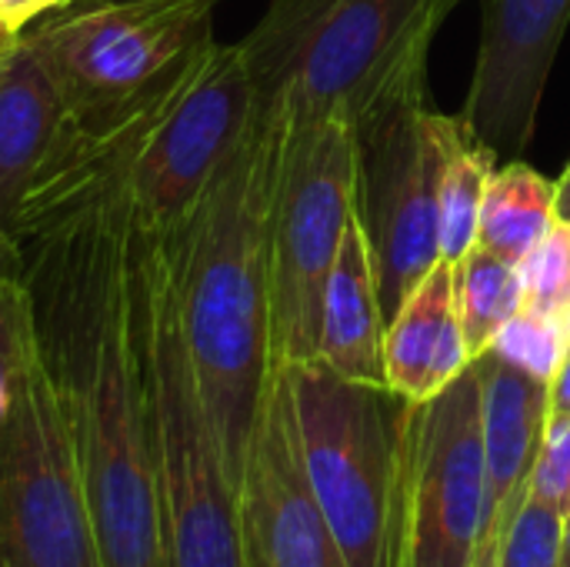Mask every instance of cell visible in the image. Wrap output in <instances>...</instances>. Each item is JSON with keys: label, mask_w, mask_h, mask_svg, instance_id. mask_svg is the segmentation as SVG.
Wrapping results in <instances>:
<instances>
[{"label": "cell", "mask_w": 570, "mask_h": 567, "mask_svg": "<svg viewBox=\"0 0 570 567\" xmlns=\"http://www.w3.org/2000/svg\"><path fill=\"white\" fill-rule=\"evenodd\" d=\"M134 147L90 154L30 197L20 281L104 567H170L140 338V221L127 184Z\"/></svg>", "instance_id": "cell-1"}, {"label": "cell", "mask_w": 570, "mask_h": 567, "mask_svg": "<svg viewBox=\"0 0 570 567\" xmlns=\"http://www.w3.org/2000/svg\"><path fill=\"white\" fill-rule=\"evenodd\" d=\"M287 114L257 104L234 150L170 237H157L187 361L237 485L277 371L271 331V211ZM150 234V231H147Z\"/></svg>", "instance_id": "cell-2"}, {"label": "cell", "mask_w": 570, "mask_h": 567, "mask_svg": "<svg viewBox=\"0 0 570 567\" xmlns=\"http://www.w3.org/2000/svg\"><path fill=\"white\" fill-rule=\"evenodd\" d=\"M220 0H70L23 37L70 114L57 154H87L144 127L214 37Z\"/></svg>", "instance_id": "cell-3"}, {"label": "cell", "mask_w": 570, "mask_h": 567, "mask_svg": "<svg viewBox=\"0 0 570 567\" xmlns=\"http://www.w3.org/2000/svg\"><path fill=\"white\" fill-rule=\"evenodd\" d=\"M461 0H271L240 40L257 104L291 120L364 114L431 43Z\"/></svg>", "instance_id": "cell-4"}, {"label": "cell", "mask_w": 570, "mask_h": 567, "mask_svg": "<svg viewBox=\"0 0 570 567\" xmlns=\"http://www.w3.org/2000/svg\"><path fill=\"white\" fill-rule=\"evenodd\" d=\"M137 274L167 561L170 567H244L237 485L227 475L187 361L164 251L144 227L137 234Z\"/></svg>", "instance_id": "cell-5"}, {"label": "cell", "mask_w": 570, "mask_h": 567, "mask_svg": "<svg viewBox=\"0 0 570 567\" xmlns=\"http://www.w3.org/2000/svg\"><path fill=\"white\" fill-rule=\"evenodd\" d=\"M301 458L347 567H394L404 481V414L384 384L347 381L327 364H281Z\"/></svg>", "instance_id": "cell-6"}, {"label": "cell", "mask_w": 570, "mask_h": 567, "mask_svg": "<svg viewBox=\"0 0 570 567\" xmlns=\"http://www.w3.org/2000/svg\"><path fill=\"white\" fill-rule=\"evenodd\" d=\"M354 214L364 227L384 324L441 261L438 194L451 114L428 104V67L407 70L354 120Z\"/></svg>", "instance_id": "cell-7"}, {"label": "cell", "mask_w": 570, "mask_h": 567, "mask_svg": "<svg viewBox=\"0 0 570 567\" xmlns=\"http://www.w3.org/2000/svg\"><path fill=\"white\" fill-rule=\"evenodd\" d=\"M354 170L351 117H287L271 211V331L277 368L317 358L324 284L354 214Z\"/></svg>", "instance_id": "cell-8"}, {"label": "cell", "mask_w": 570, "mask_h": 567, "mask_svg": "<svg viewBox=\"0 0 570 567\" xmlns=\"http://www.w3.org/2000/svg\"><path fill=\"white\" fill-rule=\"evenodd\" d=\"M254 100L244 43L210 37L127 157V184L144 231L170 237L184 224L247 130Z\"/></svg>", "instance_id": "cell-9"}, {"label": "cell", "mask_w": 570, "mask_h": 567, "mask_svg": "<svg viewBox=\"0 0 570 567\" xmlns=\"http://www.w3.org/2000/svg\"><path fill=\"white\" fill-rule=\"evenodd\" d=\"M488 511L474 361L438 398L407 404L394 567H478Z\"/></svg>", "instance_id": "cell-10"}, {"label": "cell", "mask_w": 570, "mask_h": 567, "mask_svg": "<svg viewBox=\"0 0 570 567\" xmlns=\"http://www.w3.org/2000/svg\"><path fill=\"white\" fill-rule=\"evenodd\" d=\"M0 567H104L43 361L0 428Z\"/></svg>", "instance_id": "cell-11"}, {"label": "cell", "mask_w": 570, "mask_h": 567, "mask_svg": "<svg viewBox=\"0 0 570 567\" xmlns=\"http://www.w3.org/2000/svg\"><path fill=\"white\" fill-rule=\"evenodd\" d=\"M237 521L244 567H347L311 488L281 368L271 378L237 481Z\"/></svg>", "instance_id": "cell-12"}, {"label": "cell", "mask_w": 570, "mask_h": 567, "mask_svg": "<svg viewBox=\"0 0 570 567\" xmlns=\"http://www.w3.org/2000/svg\"><path fill=\"white\" fill-rule=\"evenodd\" d=\"M481 40L461 120L498 157H521L570 27V0H478Z\"/></svg>", "instance_id": "cell-13"}, {"label": "cell", "mask_w": 570, "mask_h": 567, "mask_svg": "<svg viewBox=\"0 0 570 567\" xmlns=\"http://www.w3.org/2000/svg\"><path fill=\"white\" fill-rule=\"evenodd\" d=\"M481 381V444L488 511L478 567H494L504 535L531 495V478L548 438V384L494 351L474 358Z\"/></svg>", "instance_id": "cell-14"}, {"label": "cell", "mask_w": 570, "mask_h": 567, "mask_svg": "<svg viewBox=\"0 0 570 567\" xmlns=\"http://www.w3.org/2000/svg\"><path fill=\"white\" fill-rule=\"evenodd\" d=\"M70 114L23 33L0 50V234L20 247L23 211L53 164Z\"/></svg>", "instance_id": "cell-15"}, {"label": "cell", "mask_w": 570, "mask_h": 567, "mask_svg": "<svg viewBox=\"0 0 570 567\" xmlns=\"http://www.w3.org/2000/svg\"><path fill=\"white\" fill-rule=\"evenodd\" d=\"M468 364L454 311V264L438 261L384 331V381L401 401L421 404L438 398Z\"/></svg>", "instance_id": "cell-16"}, {"label": "cell", "mask_w": 570, "mask_h": 567, "mask_svg": "<svg viewBox=\"0 0 570 567\" xmlns=\"http://www.w3.org/2000/svg\"><path fill=\"white\" fill-rule=\"evenodd\" d=\"M384 311L377 297L371 247L357 214L347 217L334 267L324 284L317 361L347 381L384 384Z\"/></svg>", "instance_id": "cell-17"}, {"label": "cell", "mask_w": 570, "mask_h": 567, "mask_svg": "<svg viewBox=\"0 0 570 567\" xmlns=\"http://www.w3.org/2000/svg\"><path fill=\"white\" fill-rule=\"evenodd\" d=\"M558 221V180L521 157L494 167L484 187L478 247L521 267Z\"/></svg>", "instance_id": "cell-18"}, {"label": "cell", "mask_w": 570, "mask_h": 567, "mask_svg": "<svg viewBox=\"0 0 570 567\" xmlns=\"http://www.w3.org/2000/svg\"><path fill=\"white\" fill-rule=\"evenodd\" d=\"M498 154L474 137V130L451 114L448 127V157L438 194V247L441 261H461L478 244V221L484 204V187Z\"/></svg>", "instance_id": "cell-19"}, {"label": "cell", "mask_w": 570, "mask_h": 567, "mask_svg": "<svg viewBox=\"0 0 570 567\" xmlns=\"http://www.w3.org/2000/svg\"><path fill=\"white\" fill-rule=\"evenodd\" d=\"M524 307L521 267L494 257L484 247H471L454 261V311L471 361L491 351L498 331Z\"/></svg>", "instance_id": "cell-20"}, {"label": "cell", "mask_w": 570, "mask_h": 567, "mask_svg": "<svg viewBox=\"0 0 570 567\" xmlns=\"http://www.w3.org/2000/svg\"><path fill=\"white\" fill-rule=\"evenodd\" d=\"M40 364L30 291L20 277H0V428Z\"/></svg>", "instance_id": "cell-21"}, {"label": "cell", "mask_w": 570, "mask_h": 567, "mask_svg": "<svg viewBox=\"0 0 570 567\" xmlns=\"http://www.w3.org/2000/svg\"><path fill=\"white\" fill-rule=\"evenodd\" d=\"M570 341V321L554 317V314H541L531 307H521L494 338L491 351L501 354L504 361H511L514 368L528 371L531 378L551 384L564 351Z\"/></svg>", "instance_id": "cell-22"}, {"label": "cell", "mask_w": 570, "mask_h": 567, "mask_svg": "<svg viewBox=\"0 0 570 567\" xmlns=\"http://www.w3.org/2000/svg\"><path fill=\"white\" fill-rule=\"evenodd\" d=\"M524 307L570 321V224L554 221L548 237L521 264Z\"/></svg>", "instance_id": "cell-23"}, {"label": "cell", "mask_w": 570, "mask_h": 567, "mask_svg": "<svg viewBox=\"0 0 570 567\" xmlns=\"http://www.w3.org/2000/svg\"><path fill=\"white\" fill-rule=\"evenodd\" d=\"M561 521L564 515L558 508L528 495L524 508L501 541L494 567H558Z\"/></svg>", "instance_id": "cell-24"}, {"label": "cell", "mask_w": 570, "mask_h": 567, "mask_svg": "<svg viewBox=\"0 0 570 567\" xmlns=\"http://www.w3.org/2000/svg\"><path fill=\"white\" fill-rule=\"evenodd\" d=\"M531 498L548 501L561 515L570 511V424L544 441L531 478Z\"/></svg>", "instance_id": "cell-25"}, {"label": "cell", "mask_w": 570, "mask_h": 567, "mask_svg": "<svg viewBox=\"0 0 570 567\" xmlns=\"http://www.w3.org/2000/svg\"><path fill=\"white\" fill-rule=\"evenodd\" d=\"M570 424V341L551 384H548V438ZM544 438V441H548Z\"/></svg>", "instance_id": "cell-26"}, {"label": "cell", "mask_w": 570, "mask_h": 567, "mask_svg": "<svg viewBox=\"0 0 570 567\" xmlns=\"http://www.w3.org/2000/svg\"><path fill=\"white\" fill-rule=\"evenodd\" d=\"M70 0H0V23L13 33H23L33 20H40L50 10H60Z\"/></svg>", "instance_id": "cell-27"}, {"label": "cell", "mask_w": 570, "mask_h": 567, "mask_svg": "<svg viewBox=\"0 0 570 567\" xmlns=\"http://www.w3.org/2000/svg\"><path fill=\"white\" fill-rule=\"evenodd\" d=\"M20 267H23L20 247L0 234V277H20Z\"/></svg>", "instance_id": "cell-28"}, {"label": "cell", "mask_w": 570, "mask_h": 567, "mask_svg": "<svg viewBox=\"0 0 570 567\" xmlns=\"http://www.w3.org/2000/svg\"><path fill=\"white\" fill-rule=\"evenodd\" d=\"M558 221L570 224V160L564 174L558 177Z\"/></svg>", "instance_id": "cell-29"}, {"label": "cell", "mask_w": 570, "mask_h": 567, "mask_svg": "<svg viewBox=\"0 0 570 567\" xmlns=\"http://www.w3.org/2000/svg\"><path fill=\"white\" fill-rule=\"evenodd\" d=\"M558 567H570V511L561 521V545H558Z\"/></svg>", "instance_id": "cell-30"}, {"label": "cell", "mask_w": 570, "mask_h": 567, "mask_svg": "<svg viewBox=\"0 0 570 567\" xmlns=\"http://www.w3.org/2000/svg\"><path fill=\"white\" fill-rule=\"evenodd\" d=\"M13 37H17V33H13V30H7V27L0 23V50H3V47H7V43L13 40Z\"/></svg>", "instance_id": "cell-31"}]
</instances>
